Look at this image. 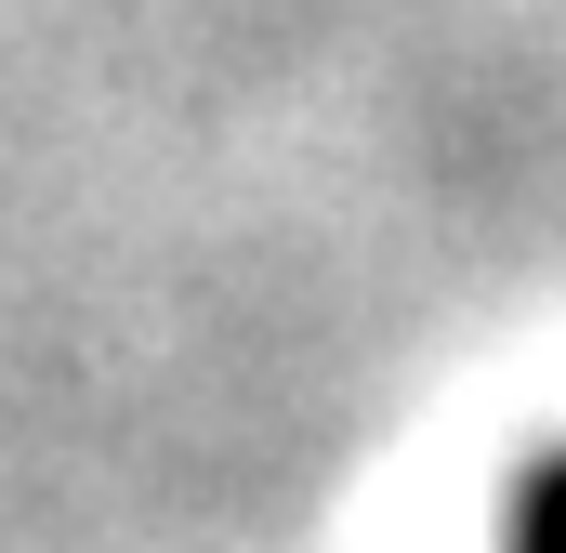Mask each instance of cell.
I'll return each mask as SVG.
<instances>
[{
	"label": "cell",
	"mask_w": 566,
	"mask_h": 553,
	"mask_svg": "<svg viewBox=\"0 0 566 553\" xmlns=\"http://www.w3.org/2000/svg\"><path fill=\"white\" fill-rule=\"evenodd\" d=\"M514 553H566V461L527 474V501H514Z\"/></svg>",
	"instance_id": "cell-1"
}]
</instances>
